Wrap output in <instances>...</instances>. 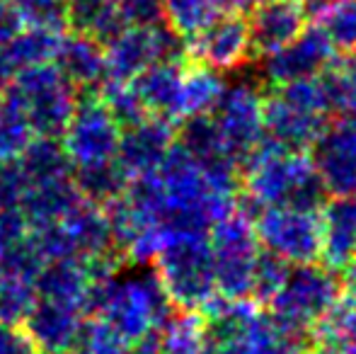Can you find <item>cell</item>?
I'll use <instances>...</instances> for the list:
<instances>
[{
	"mask_svg": "<svg viewBox=\"0 0 356 354\" xmlns=\"http://www.w3.org/2000/svg\"><path fill=\"white\" fill-rule=\"evenodd\" d=\"M240 170L243 192L235 197V209L250 218L264 207L320 209L327 197L310 156L284 151L267 136L245 158Z\"/></svg>",
	"mask_w": 356,
	"mask_h": 354,
	"instance_id": "6da1fadb",
	"label": "cell"
},
{
	"mask_svg": "<svg viewBox=\"0 0 356 354\" xmlns=\"http://www.w3.org/2000/svg\"><path fill=\"white\" fill-rule=\"evenodd\" d=\"M155 179L160 189L158 223L163 238L177 233H209L218 218L228 216L235 209V197L218 192L199 163L192 161L177 143L155 170Z\"/></svg>",
	"mask_w": 356,
	"mask_h": 354,
	"instance_id": "7a4b0ae2",
	"label": "cell"
},
{
	"mask_svg": "<svg viewBox=\"0 0 356 354\" xmlns=\"http://www.w3.org/2000/svg\"><path fill=\"white\" fill-rule=\"evenodd\" d=\"M85 316L102 321L119 340L131 345L145 332L163 328L172 316V303L158 274L150 269L129 279L92 282L85 298Z\"/></svg>",
	"mask_w": 356,
	"mask_h": 354,
	"instance_id": "3957f363",
	"label": "cell"
},
{
	"mask_svg": "<svg viewBox=\"0 0 356 354\" xmlns=\"http://www.w3.org/2000/svg\"><path fill=\"white\" fill-rule=\"evenodd\" d=\"M153 265V272L158 274L170 303L177 311L204 313L218 298L209 233L165 236Z\"/></svg>",
	"mask_w": 356,
	"mask_h": 354,
	"instance_id": "277c9868",
	"label": "cell"
},
{
	"mask_svg": "<svg viewBox=\"0 0 356 354\" xmlns=\"http://www.w3.org/2000/svg\"><path fill=\"white\" fill-rule=\"evenodd\" d=\"M327 124L330 109L318 76L279 86L264 97V136L284 151H310Z\"/></svg>",
	"mask_w": 356,
	"mask_h": 354,
	"instance_id": "5b68a950",
	"label": "cell"
},
{
	"mask_svg": "<svg viewBox=\"0 0 356 354\" xmlns=\"http://www.w3.org/2000/svg\"><path fill=\"white\" fill-rule=\"evenodd\" d=\"M0 97L22 114L34 136L61 138L78 102V90L54 63H42L19 68Z\"/></svg>",
	"mask_w": 356,
	"mask_h": 354,
	"instance_id": "8992f818",
	"label": "cell"
},
{
	"mask_svg": "<svg viewBox=\"0 0 356 354\" xmlns=\"http://www.w3.org/2000/svg\"><path fill=\"white\" fill-rule=\"evenodd\" d=\"M339 298H342L339 272L327 265L308 262L289 269L282 289L274 293L267 306L279 323L310 335Z\"/></svg>",
	"mask_w": 356,
	"mask_h": 354,
	"instance_id": "52a82bcc",
	"label": "cell"
},
{
	"mask_svg": "<svg viewBox=\"0 0 356 354\" xmlns=\"http://www.w3.org/2000/svg\"><path fill=\"white\" fill-rule=\"evenodd\" d=\"M209 246L213 257L216 291L225 301H243L252 293L254 260L259 255V241L254 236L252 218L238 209L218 218L209 228Z\"/></svg>",
	"mask_w": 356,
	"mask_h": 354,
	"instance_id": "ba28073f",
	"label": "cell"
},
{
	"mask_svg": "<svg viewBox=\"0 0 356 354\" xmlns=\"http://www.w3.org/2000/svg\"><path fill=\"white\" fill-rule=\"evenodd\" d=\"M155 61H187V42L165 22L155 27H122L104 44L107 83H129Z\"/></svg>",
	"mask_w": 356,
	"mask_h": 354,
	"instance_id": "9c48e42d",
	"label": "cell"
},
{
	"mask_svg": "<svg viewBox=\"0 0 356 354\" xmlns=\"http://www.w3.org/2000/svg\"><path fill=\"white\" fill-rule=\"evenodd\" d=\"M252 226L259 246L291 267L320 260V209L264 207Z\"/></svg>",
	"mask_w": 356,
	"mask_h": 354,
	"instance_id": "30bf717a",
	"label": "cell"
},
{
	"mask_svg": "<svg viewBox=\"0 0 356 354\" xmlns=\"http://www.w3.org/2000/svg\"><path fill=\"white\" fill-rule=\"evenodd\" d=\"M119 134L122 127L112 117L99 92H78V102L58 141L73 168L99 166L114 161Z\"/></svg>",
	"mask_w": 356,
	"mask_h": 354,
	"instance_id": "8fae6325",
	"label": "cell"
},
{
	"mask_svg": "<svg viewBox=\"0 0 356 354\" xmlns=\"http://www.w3.org/2000/svg\"><path fill=\"white\" fill-rule=\"evenodd\" d=\"M211 117L238 166L264 141V95L252 83L225 86Z\"/></svg>",
	"mask_w": 356,
	"mask_h": 354,
	"instance_id": "7c38bea8",
	"label": "cell"
},
{
	"mask_svg": "<svg viewBox=\"0 0 356 354\" xmlns=\"http://www.w3.org/2000/svg\"><path fill=\"white\" fill-rule=\"evenodd\" d=\"M262 78L279 88L293 81L315 78L337 61V49L323 24H305V29L286 47L262 56Z\"/></svg>",
	"mask_w": 356,
	"mask_h": 354,
	"instance_id": "4fadbf2b",
	"label": "cell"
},
{
	"mask_svg": "<svg viewBox=\"0 0 356 354\" xmlns=\"http://www.w3.org/2000/svg\"><path fill=\"white\" fill-rule=\"evenodd\" d=\"M187 56L218 73L238 71L252 56L245 13H218L197 37L187 42Z\"/></svg>",
	"mask_w": 356,
	"mask_h": 354,
	"instance_id": "5bb4252c",
	"label": "cell"
},
{
	"mask_svg": "<svg viewBox=\"0 0 356 354\" xmlns=\"http://www.w3.org/2000/svg\"><path fill=\"white\" fill-rule=\"evenodd\" d=\"M310 151L327 194L356 197V114L327 124Z\"/></svg>",
	"mask_w": 356,
	"mask_h": 354,
	"instance_id": "9a60e30c",
	"label": "cell"
},
{
	"mask_svg": "<svg viewBox=\"0 0 356 354\" xmlns=\"http://www.w3.org/2000/svg\"><path fill=\"white\" fill-rule=\"evenodd\" d=\"M175 146V122L155 114H145L143 119L122 127L117 146V166L127 172L129 179L153 175L168 153Z\"/></svg>",
	"mask_w": 356,
	"mask_h": 354,
	"instance_id": "2e32d148",
	"label": "cell"
},
{
	"mask_svg": "<svg viewBox=\"0 0 356 354\" xmlns=\"http://www.w3.org/2000/svg\"><path fill=\"white\" fill-rule=\"evenodd\" d=\"M308 24L298 0H259L248 15L254 56H267L293 42Z\"/></svg>",
	"mask_w": 356,
	"mask_h": 354,
	"instance_id": "e0dca14e",
	"label": "cell"
},
{
	"mask_svg": "<svg viewBox=\"0 0 356 354\" xmlns=\"http://www.w3.org/2000/svg\"><path fill=\"white\" fill-rule=\"evenodd\" d=\"M85 318L88 316L78 306L37 296L22 325L42 352H71L83 330Z\"/></svg>",
	"mask_w": 356,
	"mask_h": 354,
	"instance_id": "ac0fdd59",
	"label": "cell"
},
{
	"mask_svg": "<svg viewBox=\"0 0 356 354\" xmlns=\"http://www.w3.org/2000/svg\"><path fill=\"white\" fill-rule=\"evenodd\" d=\"M54 66L78 92H99V88L107 83L104 44L90 34L68 29L58 44Z\"/></svg>",
	"mask_w": 356,
	"mask_h": 354,
	"instance_id": "d6986e66",
	"label": "cell"
},
{
	"mask_svg": "<svg viewBox=\"0 0 356 354\" xmlns=\"http://www.w3.org/2000/svg\"><path fill=\"white\" fill-rule=\"evenodd\" d=\"M320 260L334 272L356 257V197H334L320 207Z\"/></svg>",
	"mask_w": 356,
	"mask_h": 354,
	"instance_id": "ffe728a7",
	"label": "cell"
},
{
	"mask_svg": "<svg viewBox=\"0 0 356 354\" xmlns=\"http://www.w3.org/2000/svg\"><path fill=\"white\" fill-rule=\"evenodd\" d=\"M184 66V61H155L129 81L145 112L179 122Z\"/></svg>",
	"mask_w": 356,
	"mask_h": 354,
	"instance_id": "44dd1931",
	"label": "cell"
},
{
	"mask_svg": "<svg viewBox=\"0 0 356 354\" xmlns=\"http://www.w3.org/2000/svg\"><path fill=\"white\" fill-rule=\"evenodd\" d=\"M61 223L68 241H71L73 255L78 260L117 252L112 241V228H109V216L99 204L80 199L71 211L61 218Z\"/></svg>",
	"mask_w": 356,
	"mask_h": 354,
	"instance_id": "7402d4cb",
	"label": "cell"
},
{
	"mask_svg": "<svg viewBox=\"0 0 356 354\" xmlns=\"http://www.w3.org/2000/svg\"><path fill=\"white\" fill-rule=\"evenodd\" d=\"M80 192L75 189L73 177L49 179V182H32L24 187L19 199V211L29 223V231L47 223H56L80 202Z\"/></svg>",
	"mask_w": 356,
	"mask_h": 354,
	"instance_id": "603a6c76",
	"label": "cell"
},
{
	"mask_svg": "<svg viewBox=\"0 0 356 354\" xmlns=\"http://www.w3.org/2000/svg\"><path fill=\"white\" fill-rule=\"evenodd\" d=\"M90 287H92V279H90L83 260H78V257L49 260L34 279V291H37L39 298L71 303V306H78L83 313Z\"/></svg>",
	"mask_w": 356,
	"mask_h": 354,
	"instance_id": "cb8c5ba5",
	"label": "cell"
},
{
	"mask_svg": "<svg viewBox=\"0 0 356 354\" xmlns=\"http://www.w3.org/2000/svg\"><path fill=\"white\" fill-rule=\"evenodd\" d=\"M313 337L279 323L272 313H257L245 332L248 354H310Z\"/></svg>",
	"mask_w": 356,
	"mask_h": 354,
	"instance_id": "d4e9b609",
	"label": "cell"
},
{
	"mask_svg": "<svg viewBox=\"0 0 356 354\" xmlns=\"http://www.w3.org/2000/svg\"><path fill=\"white\" fill-rule=\"evenodd\" d=\"M17 166L22 170L24 179H27V184L71 177L73 172V166L66 153H63L61 141L47 136H34L27 143V148L19 153Z\"/></svg>",
	"mask_w": 356,
	"mask_h": 354,
	"instance_id": "484cf974",
	"label": "cell"
},
{
	"mask_svg": "<svg viewBox=\"0 0 356 354\" xmlns=\"http://www.w3.org/2000/svg\"><path fill=\"white\" fill-rule=\"evenodd\" d=\"M63 34H66V29L24 24V27L10 39L8 47H3V49L17 71L19 68H29V66H42V63H54V56H56Z\"/></svg>",
	"mask_w": 356,
	"mask_h": 354,
	"instance_id": "4316f807",
	"label": "cell"
},
{
	"mask_svg": "<svg viewBox=\"0 0 356 354\" xmlns=\"http://www.w3.org/2000/svg\"><path fill=\"white\" fill-rule=\"evenodd\" d=\"M71 177L75 189L80 192V197L92 204H99V207H107L109 202L122 197L127 192L129 182H131L127 177V172L117 166V161L99 163V166L73 168Z\"/></svg>",
	"mask_w": 356,
	"mask_h": 354,
	"instance_id": "83f0119b",
	"label": "cell"
},
{
	"mask_svg": "<svg viewBox=\"0 0 356 354\" xmlns=\"http://www.w3.org/2000/svg\"><path fill=\"white\" fill-rule=\"evenodd\" d=\"M225 83L218 71L207 68L202 63L184 66L182 78V104H179V119L197 117V114H211Z\"/></svg>",
	"mask_w": 356,
	"mask_h": 354,
	"instance_id": "f1b7e54d",
	"label": "cell"
},
{
	"mask_svg": "<svg viewBox=\"0 0 356 354\" xmlns=\"http://www.w3.org/2000/svg\"><path fill=\"white\" fill-rule=\"evenodd\" d=\"M310 337L332 354H356V303L347 296L339 298L313 328Z\"/></svg>",
	"mask_w": 356,
	"mask_h": 354,
	"instance_id": "f546056e",
	"label": "cell"
},
{
	"mask_svg": "<svg viewBox=\"0 0 356 354\" xmlns=\"http://www.w3.org/2000/svg\"><path fill=\"white\" fill-rule=\"evenodd\" d=\"M207 323L197 311L172 313L160 328V354H202Z\"/></svg>",
	"mask_w": 356,
	"mask_h": 354,
	"instance_id": "4dcf8cb0",
	"label": "cell"
},
{
	"mask_svg": "<svg viewBox=\"0 0 356 354\" xmlns=\"http://www.w3.org/2000/svg\"><path fill=\"white\" fill-rule=\"evenodd\" d=\"M213 0H163V22L189 42L218 15Z\"/></svg>",
	"mask_w": 356,
	"mask_h": 354,
	"instance_id": "1f68e13d",
	"label": "cell"
},
{
	"mask_svg": "<svg viewBox=\"0 0 356 354\" xmlns=\"http://www.w3.org/2000/svg\"><path fill=\"white\" fill-rule=\"evenodd\" d=\"M32 138L34 134L22 119V114L0 97V163L17 161Z\"/></svg>",
	"mask_w": 356,
	"mask_h": 354,
	"instance_id": "d6a6232c",
	"label": "cell"
},
{
	"mask_svg": "<svg viewBox=\"0 0 356 354\" xmlns=\"http://www.w3.org/2000/svg\"><path fill=\"white\" fill-rule=\"evenodd\" d=\"M289 269H291L289 262H284L282 257H277L274 252L259 248V255H257V260H254L252 293H250V298H254V303H269L274 293L282 289Z\"/></svg>",
	"mask_w": 356,
	"mask_h": 354,
	"instance_id": "836d02e7",
	"label": "cell"
},
{
	"mask_svg": "<svg viewBox=\"0 0 356 354\" xmlns=\"http://www.w3.org/2000/svg\"><path fill=\"white\" fill-rule=\"evenodd\" d=\"M320 24L325 27L327 37L332 39L337 51H352L356 49V0H339Z\"/></svg>",
	"mask_w": 356,
	"mask_h": 354,
	"instance_id": "e575fe53",
	"label": "cell"
},
{
	"mask_svg": "<svg viewBox=\"0 0 356 354\" xmlns=\"http://www.w3.org/2000/svg\"><path fill=\"white\" fill-rule=\"evenodd\" d=\"M34 301H37L34 284L0 277V321L22 323Z\"/></svg>",
	"mask_w": 356,
	"mask_h": 354,
	"instance_id": "d590c367",
	"label": "cell"
},
{
	"mask_svg": "<svg viewBox=\"0 0 356 354\" xmlns=\"http://www.w3.org/2000/svg\"><path fill=\"white\" fill-rule=\"evenodd\" d=\"M24 24L66 29V0H8Z\"/></svg>",
	"mask_w": 356,
	"mask_h": 354,
	"instance_id": "8d00e7d4",
	"label": "cell"
},
{
	"mask_svg": "<svg viewBox=\"0 0 356 354\" xmlns=\"http://www.w3.org/2000/svg\"><path fill=\"white\" fill-rule=\"evenodd\" d=\"M117 10L124 24L155 27L163 22V0H117Z\"/></svg>",
	"mask_w": 356,
	"mask_h": 354,
	"instance_id": "74e56055",
	"label": "cell"
},
{
	"mask_svg": "<svg viewBox=\"0 0 356 354\" xmlns=\"http://www.w3.org/2000/svg\"><path fill=\"white\" fill-rule=\"evenodd\" d=\"M24 187H27V179L19 170L17 161L0 163V209L19 207Z\"/></svg>",
	"mask_w": 356,
	"mask_h": 354,
	"instance_id": "f35d334b",
	"label": "cell"
},
{
	"mask_svg": "<svg viewBox=\"0 0 356 354\" xmlns=\"http://www.w3.org/2000/svg\"><path fill=\"white\" fill-rule=\"evenodd\" d=\"M0 354H39V347L22 323L0 321Z\"/></svg>",
	"mask_w": 356,
	"mask_h": 354,
	"instance_id": "ab89813d",
	"label": "cell"
},
{
	"mask_svg": "<svg viewBox=\"0 0 356 354\" xmlns=\"http://www.w3.org/2000/svg\"><path fill=\"white\" fill-rule=\"evenodd\" d=\"M29 233V223L17 207L0 209V252L19 243Z\"/></svg>",
	"mask_w": 356,
	"mask_h": 354,
	"instance_id": "60d3db41",
	"label": "cell"
},
{
	"mask_svg": "<svg viewBox=\"0 0 356 354\" xmlns=\"http://www.w3.org/2000/svg\"><path fill=\"white\" fill-rule=\"evenodd\" d=\"M24 27L19 13L8 3V0H0V49L8 47V42Z\"/></svg>",
	"mask_w": 356,
	"mask_h": 354,
	"instance_id": "b9f144b4",
	"label": "cell"
},
{
	"mask_svg": "<svg viewBox=\"0 0 356 354\" xmlns=\"http://www.w3.org/2000/svg\"><path fill=\"white\" fill-rule=\"evenodd\" d=\"M202 354H248V350H245V340H240V337L207 335Z\"/></svg>",
	"mask_w": 356,
	"mask_h": 354,
	"instance_id": "7bdbcfd3",
	"label": "cell"
},
{
	"mask_svg": "<svg viewBox=\"0 0 356 354\" xmlns=\"http://www.w3.org/2000/svg\"><path fill=\"white\" fill-rule=\"evenodd\" d=\"M334 66H337L339 76H342V81L347 83L349 92H352V97L356 102V49L344 51V56L339 58V61H334Z\"/></svg>",
	"mask_w": 356,
	"mask_h": 354,
	"instance_id": "ee69618b",
	"label": "cell"
},
{
	"mask_svg": "<svg viewBox=\"0 0 356 354\" xmlns=\"http://www.w3.org/2000/svg\"><path fill=\"white\" fill-rule=\"evenodd\" d=\"M298 3H300V8H303L305 17L318 19V22H320V19H323L325 15H327L330 10L339 3V0H298Z\"/></svg>",
	"mask_w": 356,
	"mask_h": 354,
	"instance_id": "f6af8a7d",
	"label": "cell"
},
{
	"mask_svg": "<svg viewBox=\"0 0 356 354\" xmlns=\"http://www.w3.org/2000/svg\"><path fill=\"white\" fill-rule=\"evenodd\" d=\"M339 279H342V291L344 296L349 298V301L356 303V257L352 262H349L347 267L339 272Z\"/></svg>",
	"mask_w": 356,
	"mask_h": 354,
	"instance_id": "bcb514c9",
	"label": "cell"
},
{
	"mask_svg": "<svg viewBox=\"0 0 356 354\" xmlns=\"http://www.w3.org/2000/svg\"><path fill=\"white\" fill-rule=\"evenodd\" d=\"M15 73H17V68L13 66V61H10V56L5 54V49H0V95L13 83Z\"/></svg>",
	"mask_w": 356,
	"mask_h": 354,
	"instance_id": "7dc6e473",
	"label": "cell"
},
{
	"mask_svg": "<svg viewBox=\"0 0 356 354\" xmlns=\"http://www.w3.org/2000/svg\"><path fill=\"white\" fill-rule=\"evenodd\" d=\"M220 13H248L259 0H213Z\"/></svg>",
	"mask_w": 356,
	"mask_h": 354,
	"instance_id": "c3c4849f",
	"label": "cell"
},
{
	"mask_svg": "<svg viewBox=\"0 0 356 354\" xmlns=\"http://www.w3.org/2000/svg\"><path fill=\"white\" fill-rule=\"evenodd\" d=\"M310 354H332V352H330V350H327V347L318 345V347H315V350H313V352H310Z\"/></svg>",
	"mask_w": 356,
	"mask_h": 354,
	"instance_id": "681fc988",
	"label": "cell"
},
{
	"mask_svg": "<svg viewBox=\"0 0 356 354\" xmlns=\"http://www.w3.org/2000/svg\"><path fill=\"white\" fill-rule=\"evenodd\" d=\"M39 354H73V352H42L39 350Z\"/></svg>",
	"mask_w": 356,
	"mask_h": 354,
	"instance_id": "f907efd6",
	"label": "cell"
}]
</instances>
